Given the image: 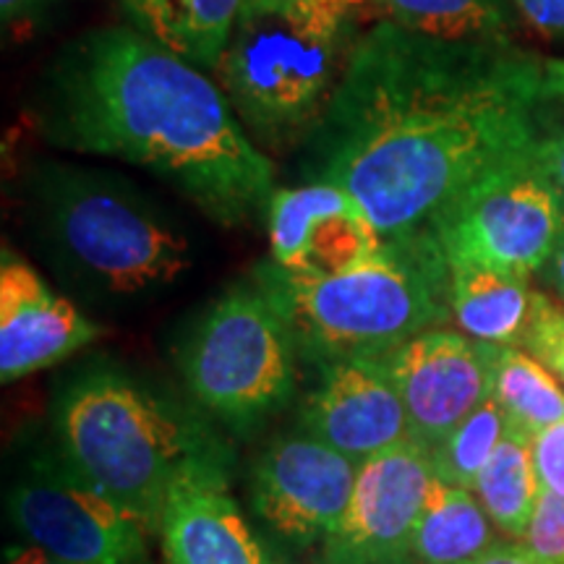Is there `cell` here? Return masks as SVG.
Listing matches in <instances>:
<instances>
[{
    "label": "cell",
    "instance_id": "obj_1",
    "mask_svg": "<svg viewBox=\"0 0 564 564\" xmlns=\"http://www.w3.org/2000/svg\"><path fill=\"white\" fill-rule=\"evenodd\" d=\"M544 63L499 42H449L377 21L358 34L301 173L361 204L382 238L432 230L486 173L539 141Z\"/></svg>",
    "mask_w": 564,
    "mask_h": 564
},
{
    "label": "cell",
    "instance_id": "obj_2",
    "mask_svg": "<svg viewBox=\"0 0 564 564\" xmlns=\"http://www.w3.org/2000/svg\"><path fill=\"white\" fill-rule=\"evenodd\" d=\"M37 126L61 150L147 167L220 225L251 220L278 192L220 84L131 26L70 42L42 82Z\"/></svg>",
    "mask_w": 564,
    "mask_h": 564
},
{
    "label": "cell",
    "instance_id": "obj_3",
    "mask_svg": "<svg viewBox=\"0 0 564 564\" xmlns=\"http://www.w3.org/2000/svg\"><path fill=\"white\" fill-rule=\"evenodd\" d=\"M53 423L70 468L154 533L183 474L202 463H230L199 415L118 369L76 377L58 394Z\"/></svg>",
    "mask_w": 564,
    "mask_h": 564
},
{
    "label": "cell",
    "instance_id": "obj_4",
    "mask_svg": "<svg viewBox=\"0 0 564 564\" xmlns=\"http://www.w3.org/2000/svg\"><path fill=\"white\" fill-rule=\"evenodd\" d=\"M449 270L432 230L384 238L340 274L293 280L267 262L257 285L291 324L299 356L319 366L384 358L411 337L449 322Z\"/></svg>",
    "mask_w": 564,
    "mask_h": 564
},
{
    "label": "cell",
    "instance_id": "obj_5",
    "mask_svg": "<svg viewBox=\"0 0 564 564\" xmlns=\"http://www.w3.org/2000/svg\"><path fill=\"white\" fill-rule=\"evenodd\" d=\"M373 0H241L217 82L259 150L312 133Z\"/></svg>",
    "mask_w": 564,
    "mask_h": 564
},
{
    "label": "cell",
    "instance_id": "obj_6",
    "mask_svg": "<svg viewBox=\"0 0 564 564\" xmlns=\"http://www.w3.org/2000/svg\"><path fill=\"white\" fill-rule=\"evenodd\" d=\"M30 192L32 225L51 262L89 299H144L192 264L186 232L118 175L53 162Z\"/></svg>",
    "mask_w": 564,
    "mask_h": 564
},
{
    "label": "cell",
    "instance_id": "obj_7",
    "mask_svg": "<svg viewBox=\"0 0 564 564\" xmlns=\"http://www.w3.org/2000/svg\"><path fill=\"white\" fill-rule=\"evenodd\" d=\"M175 358L194 403L236 432H249L293 398L299 345L259 285L230 288L209 303Z\"/></svg>",
    "mask_w": 564,
    "mask_h": 564
},
{
    "label": "cell",
    "instance_id": "obj_8",
    "mask_svg": "<svg viewBox=\"0 0 564 564\" xmlns=\"http://www.w3.org/2000/svg\"><path fill=\"white\" fill-rule=\"evenodd\" d=\"M432 232L449 264L531 278L564 232V194L539 171L531 150L465 188Z\"/></svg>",
    "mask_w": 564,
    "mask_h": 564
},
{
    "label": "cell",
    "instance_id": "obj_9",
    "mask_svg": "<svg viewBox=\"0 0 564 564\" xmlns=\"http://www.w3.org/2000/svg\"><path fill=\"white\" fill-rule=\"evenodd\" d=\"M9 520L26 544L70 564H150L154 533L84 481L58 449L32 457L6 497Z\"/></svg>",
    "mask_w": 564,
    "mask_h": 564
},
{
    "label": "cell",
    "instance_id": "obj_10",
    "mask_svg": "<svg viewBox=\"0 0 564 564\" xmlns=\"http://www.w3.org/2000/svg\"><path fill=\"white\" fill-rule=\"evenodd\" d=\"M358 463L308 432L282 434L251 468V507L288 546L327 541L348 512Z\"/></svg>",
    "mask_w": 564,
    "mask_h": 564
},
{
    "label": "cell",
    "instance_id": "obj_11",
    "mask_svg": "<svg viewBox=\"0 0 564 564\" xmlns=\"http://www.w3.org/2000/svg\"><path fill=\"white\" fill-rule=\"evenodd\" d=\"M434 478L432 453L413 440L358 465L348 512L324 541V562L405 564Z\"/></svg>",
    "mask_w": 564,
    "mask_h": 564
},
{
    "label": "cell",
    "instance_id": "obj_12",
    "mask_svg": "<svg viewBox=\"0 0 564 564\" xmlns=\"http://www.w3.org/2000/svg\"><path fill=\"white\" fill-rule=\"evenodd\" d=\"M494 348L449 329H429L382 358L411 421L413 442L432 449L491 398Z\"/></svg>",
    "mask_w": 564,
    "mask_h": 564
},
{
    "label": "cell",
    "instance_id": "obj_13",
    "mask_svg": "<svg viewBox=\"0 0 564 564\" xmlns=\"http://www.w3.org/2000/svg\"><path fill=\"white\" fill-rule=\"evenodd\" d=\"M270 264L293 280H322L361 264L382 246L361 204L333 183L278 188L267 207Z\"/></svg>",
    "mask_w": 564,
    "mask_h": 564
},
{
    "label": "cell",
    "instance_id": "obj_14",
    "mask_svg": "<svg viewBox=\"0 0 564 564\" xmlns=\"http://www.w3.org/2000/svg\"><path fill=\"white\" fill-rule=\"evenodd\" d=\"M303 432L366 463L411 442V421L382 358H348L319 366V379L303 394Z\"/></svg>",
    "mask_w": 564,
    "mask_h": 564
},
{
    "label": "cell",
    "instance_id": "obj_15",
    "mask_svg": "<svg viewBox=\"0 0 564 564\" xmlns=\"http://www.w3.org/2000/svg\"><path fill=\"white\" fill-rule=\"evenodd\" d=\"M100 337L74 303L9 249L0 259V377L3 382L34 373L74 356Z\"/></svg>",
    "mask_w": 564,
    "mask_h": 564
},
{
    "label": "cell",
    "instance_id": "obj_16",
    "mask_svg": "<svg viewBox=\"0 0 564 564\" xmlns=\"http://www.w3.org/2000/svg\"><path fill=\"white\" fill-rule=\"evenodd\" d=\"M228 465H196L167 494L158 528L167 564H272L232 499Z\"/></svg>",
    "mask_w": 564,
    "mask_h": 564
},
{
    "label": "cell",
    "instance_id": "obj_17",
    "mask_svg": "<svg viewBox=\"0 0 564 564\" xmlns=\"http://www.w3.org/2000/svg\"><path fill=\"white\" fill-rule=\"evenodd\" d=\"M131 30L215 76L241 0H118Z\"/></svg>",
    "mask_w": 564,
    "mask_h": 564
},
{
    "label": "cell",
    "instance_id": "obj_18",
    "mask_svg": "<svg viewBox=\"0 0 564 564\" xmlns=\"http://www.w3.org/2000/svg\"><path fill=\"white\" fill-rule=\"evenodd\" d=\"M449 316L463 335L520 348L531 327L539 295L528 278L476 264H449Z\"/></svg>",
    "mask_w": 564,
    "mask_h": 564
},
{
    "label": "cell",
    "instance_id": "obj_19",
    "mask_svg": "<svg viewBox=\"0 0 564 564\" xmlns=\"http://www.w3.org/2000/svg\"><path fill=\"white\" fill-rule=\"evenodd\" d=\"M499 544L474 491L434 478L405 564H468Z\"/></svg>",
    "mask_w": 564,
    "mask_h": 564
},
{
    "label": "cell",
    "instance_id": "obj_20",
    "mask_svg": "<svg viewBox=\"0 0 564 564\" xmlns=\"http://www.w3.org/2000/svg\"><path fill=\"white\" fill-rule=\"evenodd\" d=\"M474 494L499 533H505L507 539H523L541 497L531 436L507 426L502 442L497 444L491 460L478 476Z\"/></svg>",
    "mask_w": 564,
    "mask_h": 564
},
{
    "label": "cell",
    "instance_id": "obj_21",
    "mask_svg": "<svg viewBox=\"0 0 564 564\" xmlns=\"http://www.w3.org/2000/svg\"><path fill=\"white\" fill-rule=\"evenodd\" d=\"M491 400L502 408L507 426L528 436L564 419V390L554 373L514 345L494 348Z\"/></svg>",
    "mask_w": 564,
    "mask_h": 564
},
{
    "label": "cell",
    "instance_id": "obj_22",
    "mask_svg": "<svg viewBox=\"0 0 564 564\" xmlns=\"http://www.w3.org/2000/svg\"><path fill=\"white\" fill-rule=\"evenodd\" d=\"M384 19L405 30L449 42L510 45V0H373Z\"/></svg>",
    "mask_w": 564,
    "mask_h": 564
},
{
    "label": "cell",
    "instance_id": "obj_23",
    "mask_svg": "<svg viewBox=\"0 0 564 564\" xmlns=\"http://www.w3.org/2000/svg\"><path fill=\"white\" fill-rule=\"evenodd\" d=\"M507 429L505 413L494 400L486 403L465 419L460 426L453 429L440 444H434L432 453L434 476L449 486L474 491L478 476L491 460L494 449L502 442Z\"/></svg>",
    "mask_w": 564,
    "mask_h": 564
},
{
    "label": "cell",
    "instance_id": "obj_24",
    "mask_svg": "<svg viewBox=\"0 0 564 564\" xmlns=\"http://www.w3.org/2000/svg\"><path fill=\"white\" fill-rule=\"evenodd\" d=\"M520 544L541 564H564V497L541 491Z\"/></svg>",
    "mask_w": 564,
    "mask_h": 564
},
{
    "label": "cell",
    "instance_id": "obj_25",
    "mask_svg": "<svg viewBox=\"0 0 564 564\" xmlns=\"http://www.w3.org/2000/svg\"><path fill=\"white\" fill-rule=\"evenodd\" d=\"M520 348L531 352L560 382H564V306H556L544 293L539 295L533 322Z\"/></svg>",
    "mask_w": 564,
    "mask_h": 564
},
{
    "label": "cell",
    "instance_id": "obj_26",
    "mask_svg": "<svg viewBox=\"0 0 564 564\" xmlns=\"http://www.w3.org/2000/svg\"><path fill=\"white\" fill-rule=\"evenodd\" d=\"M531 455L541 491L564 497V419L531 436Z\"/></svg>",
    "mask_w": 564,
    "mask_h": 564
},
{
    "label": "cell",
    "instance_id": "obj_27",
    "mask_svg": "<svg viewBox=\"0 0 564 564\" xmlns=\"http://www.w3.org/2000/svg\"><path fill=\"white\" fill-rule=\"evenodd\" d=\"M541 37L564 42V0H510Z\"/></svg>",
    "mask_w": 564,
    "mask_h": 564
},
{
    "label": "cell",
    "instance_id": "obj_28",
    "mask_svg": "<svg viewBox=\"0 0 564 564\" xmlns=\"http://www.w3.org/2000/svg\"><path fill=\"white\" fill-rule=\"evenodd\" d=\"M533 162L539 171L564 194V129L541 137L533 147Z\"/></svg>",
    "mask_w": 564,
    "mask_h": 564
},
{
    "label": "cell",
    "instance_id": "obj_29",
    "mask_svg": "<svg viewBox=\"0 0 564 564\" xmlns=\"http://www.w3.org/2000/svg\"><path fill=\"white\" fill-rule=\"evenodd\" d=\"M55 0H0V17H3L6 26L17 24H32L45 13Z\"/></svg>",
    "mask_w": 564,
    "mask_h": 564
},
{
    "label": "cell",
    "instance_id": "obj_30",
    "mask_svg": "<svg viewBox=\"0 0 564 564\" xmlns=\"http://www.w3.org/2000/svg\"><path fill=\"white\" fill-rule=\"evenodd\" d=\"M468 564H541L523 544H497Z\"/></svg>",
    "mask_w": 564,
    "mask_h": 564
},
{
    "label": "cell",
    "instance_id": "obj_31",
    "mask_svg": "<svg viewBox=\"0 0 564 564\" xmlns=\"http://www.w3.org/2000/svg\"><path fill=\"white\" fill-rule=\"evenodd\" d=\"M539 274L541 280H544L546 285L564 301V232L560 236V241H556L552 253H549L546 264L541 267Z\"/></svg>",
    "mask_w": 564,
    "mask_h": 564
},
{
    "label": "cell",
    "instance_id": "obj_32",
    "mask_svg": "<svg viewBox=\"0 0 564 564\" xmlns=\"http://www.w3.org/2000/svg\"><path fill=\"white\" fill-rule=\"evenodd\" d=\"M541 100H564V58L544 63V74H541Z\"/></svg>",
    "mask_w": 564,
    "mask_h": 564
},
{
    "label": "cell",
    "instance_id": "obj_33",
    "mask_svg": "<svg viewBox=\"0 0 564 564\" xmlns=\"http://www.w3.org/2000/svg\"><path fill=\"white\" fill-rule=\"evenodd\" d=\"M6 564H70L63 562L58 556L42 552V549L26 544V546H13L6 552Z\"/></svg>",
    "mask_w": 564,
    "mask_h": 564
}]
</instances>
